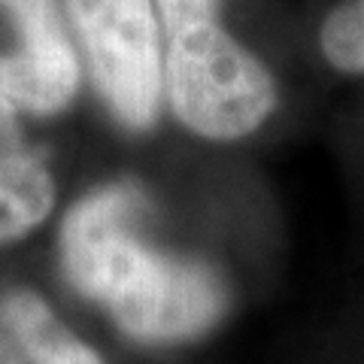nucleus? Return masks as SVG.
Instances as JSON below:
<instances>
[{
  "label": "nucleus",
  "mask_w": 364,
  "mask_h": 364,
  "mask_svg": "<svg viewBox=\"0 0 364 364\" xmlns=\"http://www.w3.org/2000/svg\"><path fill=\"white\" fill-rule=\"evenodd\" d=\"M318 43L331 67L340 73H364V4L334 6L325 16Z\"/></svg>",
  "instance_id": "obj_7"
},
{
  "label": "nucleus",
  "mask_w": 364,
  "mask_h": 364,
  "mask_svg": "<svg viewBox=\"0 0 364 364\" xmlns=\"http://www.w3.org/2000/svg\"><path fill=\"white\" fill-rule=\"evenodd\" d=\"M222 0H158L164 28V97L188 131L243 140L279 104L273 73L219 25Z\"/></svg>",
  "instance_id": "obj_2"
},
{
  "label": "nucleus",
  "mask_w": 364,
  "mask_h": 364,
  "mask_svg": "<svg viewBox=\"0 0 364 364\" xmlns=\"http://www.w3.org/2000/svg\"><path fill=\"white\" fill-rule=\"evenodd\" d=\"M0 364H107L37 291L0 294Z\"/></svg>",
  "instance_id": "obj_6"
},
{
  "label": "nucleus",
  "mask_w": 364,
  "mask_h": 364,
  "mask_svg": "<svg viewBox=\"0 0 364 364\" xmlns=\"http://www.w3.org/2000/svg\"><path fill=\"white\" fill-rule=\"evenodd\" d=\"M55 207V179L28 143L18 109L0 97V243H16L46 222Z\"/></svg>",
  "instance_id": "obj_5"
},
{
  "label": "nucleus",
  "mask_w": 364,
  "mask_h": 364,
  "mask_svg": "<svg viewBox=\"0 0 364 364\" xmlns=\"http://www.w3.org/2000/svg\"><path fill=\"white\" fill-rule=\"evenodd\" d=\"M361 4H364V0H361Z\"/></svg>",
  "instance_id": "obj_8"
},
{
  "label": "nucleus",
  "mask_w": 364,
  "mask_h": 364,
  "mask_svg": "<svg viewBox=\"0 0 364 364\" xmlns=\"http://www.w3.org/2000/svg\"><path fill=\"white\" fill-rule=\"evenodd\" d=\"M146 219L149 198L134 182L88 191L64 215L61 270L134 343H195L225 318L231 294L207 261L158 246Z\"/></svg>",
  "instance_id": "obj_1"
},
{
  "label": "nucleus",
  "mask_w": 364,
  "mask_h": 364,
  "mask_svg": "<svg viewBox=\"0 0 364 364\" xmlns=\"http://www.w3.org/2000/svg\"><path fill=\"white\" fill-rule=\"evenodd\" d=\"M79 88V61L52 0H0V97L55 116Z\"/></svg>",
  "instance_id": "obj_4"
},
{
  "label": "nucleus",
  "mask_w": 364,
  "mask_h": 364,
  "mask_svg": "<svg viewBox=\"0 0 364 364\" xmlns=\"http://www.w3.org/2000/svg\"><path fill=\"white\" fill-rule=\"evenodd\" d=\"M104 104L119 124L149 131L164 100L161 31L152 0H67Z\"/></svg>",
  "instance_id": "obj_3"
}]
</instances>
